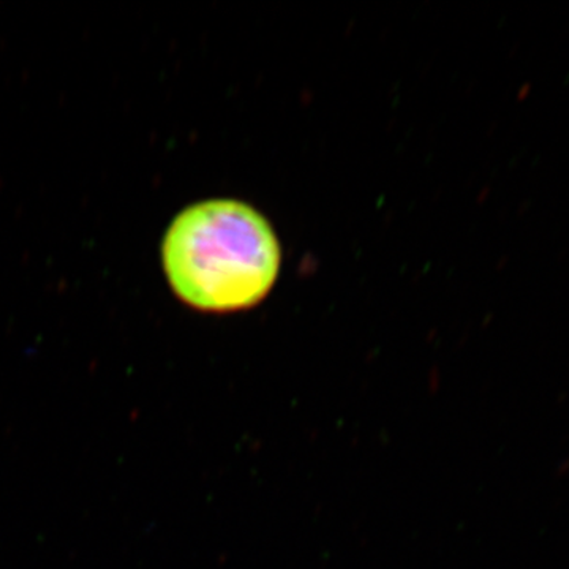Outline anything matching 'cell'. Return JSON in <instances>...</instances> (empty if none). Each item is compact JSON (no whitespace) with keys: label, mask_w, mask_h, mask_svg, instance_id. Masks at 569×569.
Wrapping results in <instances>:
<instances>
[{"label":"cell","mask_w":569,"mask_h":569,"mask_svg":"<svg viewBox=\"0 0 569 569\" xmlns=\"http://www.w3.org/2000/svg\"><path fill=\"white\" fill-rule=\"evenodd\" d=\"M163 268L193 309L227 313L260 305L280 271V246L260 212L212 200L179 213L163 239Z\"/></svg>","instance_id":"obj_1"}]
</instances>
